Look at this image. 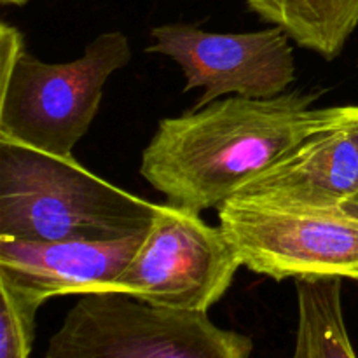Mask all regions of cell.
Returning <instances> with one entry per match:
<instances>
[{"label": "cell", "mask_w": 358, "mask_h": 358, "mask_svg": "<svg viewBox=\"0 0 358 358\" xmlns=\"http://www.w3.org/2000/svg\"><path fill=\"white\" fill-rule=\"evenodd\" d=\"M322 91L226 96L161 119L140 161L142 177L185 208H219L245 184L317 133L357 124L358 105L317 107Z\"/></svg>", "instance_id": "cell-1"}, {"label": "cell", "mask_w": 358, "mask_h": 358, "mask_svg": "<svg viewBox=\"0 0 358 358\" xmlns=\"http://www.w3.org/2000/svg\"><path fill=\"white\" fill-rule=\"evenodd\" d=\"M159 206L94 175L73 154L0 140V236L115 240L149 229Z\"/></svg>", "instance_id": "cell-2"}, {"label": "cell", "mask_w": 358, "mask_h": 358, "mask_svg": "<svg viewBox=\"0 0 358 358\" xmlns=\"http://www.w3.org/2000/svg\"><path fill=\"white\" fill-rule=\"evenodd\" d=\"M129 59L122 31L98 35L69 63H45L24 49L0 69V140L72 156L100 110L105 83Z\"/></svg>", "instance_id": "cell-3"}, {"label": "cell", "mask_w": 358, "mask_h": 358, "mask_svg": "<svg viewBox=\"0 0 358 358\" xmlns=\"http://www.w3.org/2000/svg\"><path fill=\"white\" fill-rule=\"evenodd\" d=\"M254 341L208 313L154 306L122 292L80 296L44 358H250Z\"/></svg>", "instance_id": "cell-4"}, {"label": "cell", "mask_w": 358, "mask_h": 358, "mask_svg": "<svg viewBox=\"0 0 358 358\" xmlns=\"http://www.w3.org/2000/svg\"><path fill=\"white\" fill-rule=\"evenodd\" d=\"M219 226L247 269L275 282H358V213L275 205L234 196L217 208Z\"/></svg>", "instance_id": "cell-5"}, {"label": "cell", "mask_w": 358, "mask_h": 358, "mask_svg": "<svg viewBox=\"0 0 358 358\" xmlns=\"http://www.w3.org/2000/svg\"><path fill=\"white\" fill-rule=\"evenodd\" d=\"M241 266L222 227L206 224L196 210L163 203L115 292L154 306L208 313Z\"/></svg>", "instance_id": "cell-6"}, {"label": "cell", "mask_w": 358, "mask_h": 358, "mask_svg": "<svg viewBox=\"0 0 358 358\" xmlns=\"http://www.w3.org/2000/svg\"><path fill=\"white\" fill-rule=\"evenodd\" d=\"M159 52L178 63L185 77L184 93L203 87L194 110L219 98H273L289 91L296 80V58L290 37L280 27L247 34H215L189 23L152 28Z\"/></svg>", "instance_id": "cell-7"}, {"label": "cell", "mask_w": 358, "mask_h": 358, "mask_svg": "<svg viewBox=\"0 0 358 358\" xmlns=\"http://www.w3.org/2000/svg\"><path fill=\"white\" fill-rule=\"evenodd\" d=\"M143 234L63 241L0 236V287L41 308L52 297L115 292Z\"/></svg>", "instance_id": "cell-8"}, {"label": "cell", "mask_w": 358, "mask_h": 358, "mask_svg": "<svg viewBox=\"0 0 358 358\" xmlns=\"http://www.w3.org/2000/svg\"><path fill=\"white\" fill-rule=\"evenodd\" d=\"M357 124L310 136L245 184L236 196L275 205L346 208L358 194Z\"/></svg>", "instance_id": "cell-9"}, {"label": "cell", "mask_w": 358, "mask_h": 358, "mask_svg": "<svg viewBox=\"0 0 358 358\" xmlns=\"http://www.w3.org/2000/svg\"><path fill=\"white\" fill-rule=\"evenodd\" d=\"M261 20L325 59L341 55L358 27V0H245Z\"/></svg>", "instance_id": "cell-10"}, {"label": "cell", "mask_w": 358, "mask_h": 358, "mask_svg": "<svg viewBox=\"0 0 358 358\" xmlns=\"http://www.w3.org/2000/svg\"><path fill=\"white\" fill-rule=\"evenodd\" d=\"M297 332L292 358H358L343 313V280H296Z\"/></svg>", "instance_id": "cell-11"}, {"label": "cell", "mask_w": 358, "mask_h": 358, "mask_svg": "<svg viewBox=\"0 0 358 358\" xmlns=\"http://www.w3.org/2000/svg\"><path fill=\"white\" fill-rule=\"evenodd\" d=\"M0 358H30L41 306L0 287Z\"/></svg>", "instance_id": "cell-12"}, {"label": "cell", "mask_w": 358, "mask_h": 358, "mask_svg": "<svg viewBox=\"0 0 358 358\" xmlns=\"http://www.w3.org/2000/svg\"><path fill=\"white\" fill-rule=\"evenodd\" d=\"M355 135H357V140H358V124L355 126ZM346 210H350V212H353V213H358V194H357V198L353 199V201L350 203L348 206H346Z\"/></svg>", "instance_id": "cell-13"}, {"label": "cell", "mask_w": 358, "mask_h": 358, "mask_svg": "<svg viewBox=\"0 0 358 358\" xmlns=\"http://www.w3.org/2000/svg\"><path fill=\"white\" fill-rule=\"evenodd\" d=\"M0 2L6 3V6H24L28 0H0Z\"/></svg>", "instance_id": "cell-14"}]
</instances>
